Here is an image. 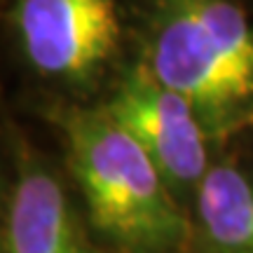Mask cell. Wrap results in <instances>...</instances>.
<instances>
[{"instance_id": "obj_1", "label": "cell", "mask_w": 253, "mask_h": 253, "mask_svg": "<svg viewBox=\"0 0 253 253\" xmlns=\"http://www.w3.org/2000/svg\"><path fill=\"white\" fill-rule=\"evenodd\" d=\"M145 66L195 108L209 138L253 126V28L232 0H150Z\"/></svg>"}, {"instance_id": "obj_2", "label": "cell", "mask_w": 253, "mask_h": 253, "mask_svg": "<svg viewBox=\"0 0 253 253\" xmlns=\"http://www.w3.org/2000/svg\"><path fill=\"white\" fill-rule=\"evenodd\" d=\"M68 164L91 225L120 253H178L188 218L150 157L101 108H61Z\"/></svg>"}, {"instance_id": "obj_3", "label": "cell", "mask_w": 253, "mask_h": 253, "mask_svg": "<svg viewBox=\"0 0 253 253\" xmlns=\"http://www.w3.org/2000/svg\"><path fill=\"white\" fill-rule=\"evenodd\" d=\"M101 110L150 157L171 192H197L209 171V136L195 108L145 63L131 66L120 78Z\"/></svg>"}, {"instance_id": "obj_4", "label": "cell", "mask_w": 253, "mask_h": 253, "mask_svg": "<svg viewBox=\"0 0 253 253\" xmlns=\"http://www.w3.org/2000/svg\"><path fill=\"white\" fill-rule=\"evenodd\" d=\"M14 21L31 66L66 82L94 78L120 42L115 0H19Z\"/></svg>"}, {"instance_id": "obj_5", "label": "cell", "mask_w": 253, "mask_h": 253, "mask_svg": "<svg viewBox=\"0 0 253 253\" xmlns=\"http://www.w3.org/2000/svg\"><path fill=\"white\" fill-rule=\"evenodd\" d=\"M2 253H96L63 192L42 167H26L12 192Z\"/></svg>"}, {"instance_id": "obj_6", "label": "cell", "mask_w": 253, "mask_h": 253, "mask_svg": "<svg viewBox=\"0 0 253 253\" xmlns=\"http://www.w3.org/2000/svg\"><path fill=\"white\" fill-rule=\"evenodd\" d=\"M197 216L213 253H253V176L230 162L209 167L197 188Z\"/></svg>"}]
</instances>
